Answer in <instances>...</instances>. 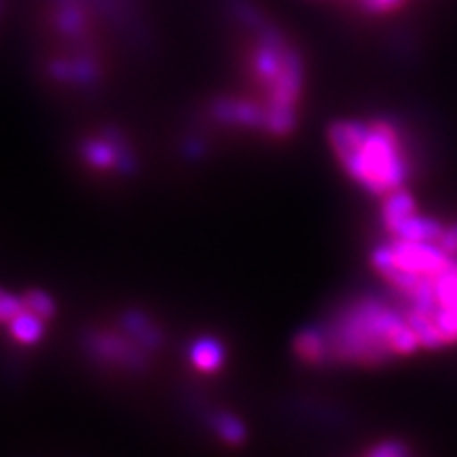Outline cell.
Wrapping results in <instances>:
<instances>
[{
    "label": "cell",
    "mask_w": 457,
    "mask_h": 457,
    "mask_svg": "<svg viewBox=\"0 0 457 457\" xmlns=\"http://www.w3.org/2000/svg\"><path fill=\"white\" fill-rule=\"evenodd\" d=\"M79 153H81L85 168L100 171V174H123V171L134 170V153L117 131L106 129L87 136Z\"/></svg>",
    "instance_id": "6"
},
{
    "label": "cell",
    "mask_w": 457,
    "mask_h": 457,
    "mask_svg": "<svg viewBox=\"0 0 457 457\" xmlns=\"http://www.w3.org/2000/svg\"><path fill=\"white\" fill-rule=\"evenodd\" d=\"M328 146L341 170L370 195L386 197L411 179L409 146L387 119H341L328 128Z\"/></svg>",
    "instance_id": "3"
},
{
    "label": "cell",
    "mask_w": 457,
    "mask_h": 457,
    "mask_svg": "<svg viewBox=\"0 0 457 457\" xmlns=\"http://www.w3.org/2000/svg\"><path fill=\"white\" fill-rule=\"evenodd\" d=\"M55 316V301L41 288L26 293H11L0 288V327L17 347L38 345L47 335L49 322Z\"/></svg>",
    "instance_id": "5"
},
{
    "label": "cell",
    "mask_w": 457,
    "mask_h": 457,
    "mask_svg": "<svg viewBox=\"0 0 457 457\" xmlns=\"http://www.w3.org/2000/svg\"><path fill=\"white\" fill-rule=\"evenodd\" d=\"M214 426H216V430H219L222 441H227V443L237 445L245 438L244 426L239 424V421L233 415H220L219 420H216Z\"/></svg>",
    "instance_id": "9"
},
{
    "label": "cell",
    "mask_w": 457,
    "mask_h": 457,
    "mask_svg": "<svg viewBox=\"0 0 457 457\" xmlns=\"http://www.w3.org/2000/svg\"><path fill=\"white\" fill-rule=\"evenodd\" d=\"M356 3L364 13L386 15V13H392L394 9H398L404 0H356Z\"/></svg>",
    "instance_id": "10"
},
{
    "label": "cell",
    "mask_w": 457,
    "mask_h": 457,
    "mask_svg": "<svg viewBox=\"0 0 457 457\" xmlns=\"http://www.w3.org/2000/svg\"><path fill=\"white\" fill-rule=\"evenodd\" d=\"M162 345V333L145 313L129 312L119 320V328H100L89 335L87 350L100 362L114 369L136 370L146 364L148 353Z\"/></svg>",
    "instance_id": "4"
},
{
    "label": "cell",
    "mask_w": 457,
    "mask_h": 457,
    "mask_svg": "<svg viewBox=\"0 0 457 457\" xmlns=\"http://www.w3.org/2000/svg\"><path fill=\"white\" fill-rule=\"evenodd\" d=\"M322 364L381 367L421 350L403 305L381 296H358L320 324Z\"/></svg>",
    "instance_id": "2"
},
{
    "label": "cell",
    "mask_w": 457,
    "mask_h": 457,
    "mask_svg": "<svg viewBox=\"0 0 457 457\" xmlns=\"http://www.w3.org/2000/svg\"><path fill=\"white\" fill-rule=\"evenodd\" d=\"M386 237L404 239V242H436L441 239L445 227L441 220L426 219V216L411 214L407 219L398 220L396 225L384 228Z\"/></svg>",
    "instance_id": "7"
},
{
    "label": "cell",
    "mask_w": 457,
    "mask_h": 457,
    "mask_svg": "<svg viewBox=\"0 0 457 457\" xmlns=\"http://www.w3.org/2000/svg\"><path fill=\"white\" fill-rule=\"evenodd\" d=\"M245 51V89L225 96L222 119L231 129L286 138L299 123L305 96V60L282 28L248 3H237Z\"/></svg>",
    "instance_id": "1"
},
{
    "label": "cell",
    "mask_w": 457,
    "mask_h": 457,
    "mask_svg": "<svg viewBox=\"0 0 457 457\" xmlns=\"http://www.w3.org/2000/svg\"><path fill=\"white\" fill-rule=\"evenodd\" d=\"M370 457H403V455H411L409 445H404L403 441H384L381 445H377L369 451Z\"/></svg>",
    "instance_id": "11"
},
{
    "label": "cell",
    "mask_w": 457,
    "mask_h": 457,
    "mask_svg": "<svg viewBox=\"0 0 457 457\" xmlns=\"http://www.w3.org/2000/svg\"><path fill=\"white\" fill-rule=\"evenodd\" d=\"M438 245L443 250H447L449 254L457 256V222H453L451 227H445L441 239H438Z\"/></svg>",
    "instance_id": "12"
},
{
    "label": "cell",
    "mask_w": 457,
    "mask_h": 457,
    "mask_svg": "<svg viewBox=\"0 0 457 457\" xmlns=\"http://www.w3.org/2000/svg\"><path fill=\"white\" fill-rule=\"evenodd\" d=\"M188 362L197 373H216L225 362V347L219 339L204 337L195 341L188 350Z\"/></svg>",
    "instance_id": "8"
}]
</instances>
